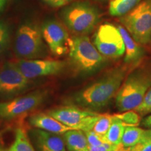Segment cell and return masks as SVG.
Returning <instances> with one entry per match:
<instances>
[{"mask_svg":"<svg viewBox=\"0 0 151 151\" xmlns=\"http://www.w3.org/2000/svg\"><path fill=\"white\" fill-rule=\"evenodd\" d=\"M69 58L76 69L90 72L101 67L106 61L103 56L86 35H78L71 39Z\"/></svg>","mask_w":151,"mask_h":151,"instance_id":"5b68a950","label":"cell"},{"mask_svg":"<svg viewBox=\"0 0 151 151\" xmlns=\"http://www.w3.org/2000/svg\"><path fill=\"white\" fill-rule=\"evenodd\" d=\"M125 151H151V129L145 130L142 139L132 147L124 148Z\"/></svg>","mask_w":151,"mask_h":151,"instance_id":"603a6c76","label":"cell"},{"mask_svg":"<svg viewBox=\"0 0 151 151\" xmlns=\"http://www.w3.org/2000/svg\"><path fill=\"white\" fill-rule=\"evenodd\" d=\"M45 3L55 8L61 7L62 6H65L71 2L72 0H43Z\"/></svg>","mask_w":151,"mask_h":151,"instance_id":"4316f807","label":"cell"},{"mask_svg":"<svg viewBox=\"0 0 151 151\" xmlns=\"http://www.w3.org/2000/svg\"><path fill=\"white\" fill-rule=\"evenodd\" d=\"M5 2H6V0H0V11H1V9L3 8Z\"/></svg>","mask_w":151,"mask_h":151,"instance_id":"f1b7e54d","label":"cell"},{"mask_svg":"<svg viewBox=\"0 0 151 151\" xmlns=\"http://www.w3.org/2000/svg\"><path fill=\"white\" fill-rule=\"evenodd\" d=\"M116 151H125V150H124V147L122 146V145L120 143V144H119L118 147H117V149Z\"/></svg>","mask_w":151,"mask_h":151,"instance_id":"83f0119b","label":"cell"},{"mask_svg":"<svg viewBox=\"0 0 151 151\" xmlns=\"http://www.w3.org/2000/svg\"><path fill=\"white\" fill-rule=\"evenodd\" d=\"M93 44L103 56L111 59L120 58L125 51L121 34L112 24H103L98 28Z\"/></svg>","mask_w":151,"mask_h":151,"instance_id":"ba28073f","label":"cell"},{"mask_svg":"<svg viewBox=\"0 0 151 151\" xmlns=\"http://www.w3.org/2000/svg\"><path fill=\"white\" fill-rule=\"evenodd\" d=\"M29 123L32 126L37 129H40L44 131L62 135L69 130L73 129L72 128L67 127L58 121L55 118L46 113H38L30 117Z\"/></svg>","mask_w":151,"mask_h":151,"instance_id":"5bb4252c","label":"cell"},{"mask_svg":"<svg viewBox=\"0 0 151 151\" xmlns=\"http://www.w3.org/2000/svg\"><path fill=\"white\" fill-rule=\"evenodd\" d=\"M20 71L28 79L56 75L65 68V62L51 59H22L17 62Z\"/></svg>","mask_w":151,"mask_h":151,"instance_id":"7c38bea8","label":"cell"},{"mask_svg":"<svg viewBox=\"0 0 151 151\" xmlns=\"http://www.w3.org/2000/svg\"><path fill=\"white\" fill-rule=\"evenodd\" d=\"M118 28L122 35L125 48L124 62L127 64H134L142 58L143 54L142 49L139 46V43L134 40L123 26L119 24Z\"/></svg>","mask_w":151,"mask_h":151,"instance_id":"9a60e30c","label":"cell"},{"mask_svg":"<svg viewBox=\"0 0 151 151\" xmlns=\"http://www.w3.org/2000/svg\"><path fill=\"white\" fill-rule=\"evenodd\" d=\"M120 22L139 44L151 43V0H143L120 17Z\"/></svg>","mask_w":151,"mask_h":151,"instance_id":"3957f363","label":"cell"},{"mask_svg":"<svg viewBox=\"0 0 151 151\" xmlns=\"http://www.w3.org/2000/svg\"><path fill=\"white\" fill-rule=\"evenodd\" d=\"M143 0H111L109 11L112 16L120 17L126 14Z\"/></svg>","mask_w":151,"mask_h":151,"instance_id":"e0dca14e","label":"cell"},{"mask_svg":"<svg viewBox=\"0 0 151 151\" xmlns=\"http://www.w3.org/2000/svg\"><path fill=\"white\" fill-rule=\"evenodd\" d=\"M41 32L43 40L54 55L60 56L69 52L71 39L61 23L55 20H49L43 24Z\"/></svg>","mask_w":151,"mask_h":151,"instance_id":"30bf717a","label":"cell"},{"mask_svg":"<svg viewBox=\"0 0 151 151\" xmlns=\"http://www.w3.org/2000/svg\"><path fill=\"white\" fill-rule=\"evenodd\" d=\"M134 110L139 115H146L151 113V88L147 92L141 104Z\"/></svg>","mask_w":151,"mask_h":151,"instance_id":"d4e9b609","label":"cell"},{"mask_svg":"<svg viewBox=\"0 0 151 151\" xmlns=\"http://www.w3.org/2000/svg\"><path fill=\"white\" fill-rule=\"evenodd\" d=\"M150 88V72L139 71L132 73L117 92V108L121 112L135 109L142 102Z\"/></svg>","mask_w":151,"mask_h":151,"instance_id":"7a4b0ae2","label":"cell"},{"mask_svg":"<svg viewBox=\"0 0 151 151\" xmlns=\"http://www.w3.org/2000/svg\"><path fill=\"white\" fill-rule=\"evenodd\" d=\"M125 71L118 69L76 95L75 101L88 109H101L116 95L124 78Z\"/></svg>","mask_w":151,"mask_h":151,"instance_id":"6da1fadb","label":"cell"},{"mask_svg":"<svg viewBox=\"0 0 151 151\" xmlns=\"http://www.w3.org/2000/svg\"><path fill=\"white\" fill-rule=\"evenodd\" d=\"M44 44L41 29L33 24H24L17 32L15 52L19 58L32 60L43 53Z\"/></svg>","mask_w":151,"mask_h":151,"instance_id":"8992f818","label":"cell"},{"mask_svg":"<svg viewBox=\"0 0 151 151\" xmlns=\"http://www.w3.org/2000/svg\"><path fill=\"white\" fill-rule=\"evenodd\" d=\"M125 126L120 119L113 116V120L109 131L105 135L106 141L110 144L118 146L121 143Z\"/></svg>","mask_w":151,"mask_h":151,"instance_id":"d6986e66","label":"cell"},{"mask_svg":"<svg viewBox=\"0 0 151 151\" xmlns=\"http://www.w3.org/2000/svg\"><path fill=\"white\" fill-rule=\"evenodd\" d=\"M4 151H36L27 133L22 128H18L12 144Z\"/></svg>","mask_w":151,"mask_h":151,"instance_id":"ac0fdd59","label":"cell"},{"mask_svg":"<svg viewBox=\"0 0 151 151\" xmlns=\"http://www.w3.org/2000/svg\"><path fill=\"white\" fill-rule=\"evenodd\" d=\"M32 136L39 151H66L65 141L59 134L37 128L32 132Z\"/></svg>","mask_w":151,"mask_h":151,"instance_id":"4fadbf2b","label":"cell"},{"mask_svg":"<svg viewBox=\"0 0 151 151\" xmlns=\"http://www.w3.org/2000/svg\"><path fill=\"white\" fill-rule=\"evenodd\" d=\"M100 18L99 9L86 2L72 4L62 12V18L66 26L77 35H86L91 32Z\"/></svg>","mask_w":151,"mask_h":151,"instance_id":"277c9868","label":"cell"},{"mask_svg":"<svg viewBox=\"0 0 151 151\" xmlns=\"http://www.w3.org/2000/svg\"><path fill=\"white\" fill-rule=\"evenodd\" d=\"M46 97V92L38 90L23 97L0 103V119L10 120L29 112L41 105Z\"/></svg>","mask_w":151,"mask_h":151,"instance_id":"9c48e42d","label":"cell"},{"mask_svg":"<svg viewBox=\"0 0 151 151\" xmlns=\"http://www.w3.org/2000/svg\"><path fill=\"white\" fill-rule=\"evenodd\" d=\"M112 120L113 116L108 114L101 115L94 124L92 131H94L98 134L105 137L110 128L111 123H112Z\"/></svg>","mask_w":151,"mask_h":151,"instance_id":"44dd1931","label":"cell"},{"mask_svg":"<svg viewBox=\"0 0 151 151\" xmlns=\"http://www.w3.org/2000/svg\"><path fill=\"white\" fill-rule=\"evenodd\" d=\"M125 113L116 114L115 116L120 119L125 127H136L140 123V116L137 112L132 110L124 111Z\"/></svg>","mask_w":151,"mask_h":151,"instance_id":"7402d4cb","label":"cell"},{"mask_svg":"<svg viewBox=\"0 0 151 151\" xmlns=\"http://www.w3.org/2000/svg\"><path fill=\"white\" fill-rule=\"evenodd\" d=\"M100 1H106V0H100Z\"/></svg>","mask_w":151,"mask_h":151,"instance_id":"f546056e","label":"cell"},{"mask_svg":"<svg viewBox=\"0 0 151 151\" xmlns=\"http://www.w3.org/2000/svg\"><path fill=\"white\" fill-rule=\"evenodd\" d=\"M85 134H86L87 139H88L89 146H100L107 143L105 137L98 134L92 130L85 132Z\"/></svg>","mask_w":151,"mask_h":151,"instance_id":"cb8c5ba5","label":"cell"},{"mask_svg":"<svg viewBox=\"0 0 151 151\" xmlns=\"http://www.w3.org/2000/svg\"><path fill=\"white\" fill-rule=\"evenodd\" d=\"M29 79L24 76L14 62L5 64L0 70V94L11 96L29 87Z\"/></svg>","mask_w":151,"mask_h":151,"instance_id":"8fae6325","label":"cell"},{"mask_svg":"<svg viewBox=\"0 0 151 151\" xmlns=\"http://www.w3.org/2000/svg\"><path fill=\"white\" fill-rule=\"evenodd\" d=\"M62 138L69 151H89L88 139L82 130H69L62 134Z\"/></svg>","mask_w":151,"mask_h":151,"instance_id":"2e32d148","label":"cell"},{"mask_svg":"<svg viewBox=\"0 0 151 151\" xmlns=\"http://www.w3.org/2000/svg\"><path fill=\"white\" fill-rule=\"evenodd\" d=\"M9 33L7 26L0 22V55L4 51L8 46Z\"/></svg>","mask_w":151,"mask_h":151,"instance_id":"484cf974","label":"cell"},{"mask_svg":"<svg viewBox=\"0 0 151 151\" xmlns=\"http://www.w3.org/2000/svg\"><path fill=\"white\" fill-rule=\"evenodd\" d=\"M145 129L137 127H125L121 144L124 148L132 147L137 144L144 134Z\"/></svg>","mask_w":151,"mask_h":151,"instance_id":"ffe728a7","label":"cell"},{"mask_svg":"<svg viewBox=\"0 0 151 151\" xmlns=\"http://www.w3.org/2000/svg\"><path fill=\"white\" fill-rule=\"evenodd\" d=\"M48 114L65 125L74 129L92 130L101 114L75 106H62L48 111Z\"/></svg>","mask_w":151,"mask_h":151,"instance_id":"52a82bcc","label":"cell"}]
</instances>
